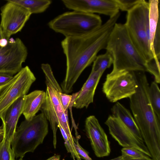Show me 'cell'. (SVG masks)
I'll return each mask as SVG.
<instances>
[{
    "label": "cell",
    "instance_id": "obj_19",
    "mask_svg": "<svg viewBox=\"0 0 160 160\" xmlns=\"http://www.w3.org/2000/svg\"><path fill=\"white\" fill-rule=\"evenodd\" d=\"M112 116L118 118L136 134L141 136L133 117L128 110L122 104L117 102L111 108Z\"/></svg>",
    "mask_w": 160,
    "mask_h": 160
},
{
    "label": "cell",
    "instance_id": "obj_22",
    "mask_svg": "<svg viewBox=\"0 0 160 160\" xmlns=\"http://www.w3.org/2000/svg\"><path fill=\"white\" fill-rule=\"evenodd\" d=\"M149 96L153 109L160 120V91L158 83L155 81L149 86Z\"/></svg>",
    "mask_w": 160,
    "mask_h": 160
},
{
    "label": "cell",
    "instance_id": "obj_21",
    "mask_svg": "<svg viewBox=\"0 0 160 160\" xmlns=\"http://www.w3.org/2000/svg\"><path fill=\"white\" fill-rule=\"evenodd\" d=\"M92 71L98 72L103 74L105 71L113 63V59L108 52L97 56L93 61Z\"/></svg>",
    "mask_w": 160,
    "mask_h": 160
},
{
    "label": "cell",
    "instance_id": "obj_12",
    "mask_svg": "<svg viewBox=\"0 0 160 160\" xmlns=\"http://www.w3.org/2000/svg\"><path fill=\"white\" fill-rule=\"evenodd\" d=\"M112 137L123 148H135L151 158L142 136L138 135L118 118L109 116L105 122Z\"/></svg>",
    "mask_w": 160,
    "mask_h": 160
},
{
    "label": "cell",
    "instance_id": "obj_34",
    "mask_svg": "<svg viewBox=\"0 0 160 160\" xmlns=\"http://www.w3.org/2000/svg\"><path fill=\"white\" fill-rule=\"evenodd\" d=\"M123 159L124 157L121 155L118 157L109 160H123Z\"/></svg>",
    "mask_w": 160,
    "mask_h": 160
},
{
    "label": "cell",
    "instance_id": "obj_29",
    "mask_svg": "<svg viewBox=\"0 0 160 160\" xmlns=\"http://www.w3.org/2000/svg\"><path fill=\"white\" fill-rule=\"evenodd\" d=\"M13 77V75L0 73V88L7 83Z\"/></svg>",
    "mask_w": 160,
    "mask_h": 160
},
{
    "label": "cell",
    "instance_id": "obj_28",
    "mask_svg": "<svg viewBox=\"0 0 160 160\" xmlns=\"http://www.w3.org/2000/svg\"><path fill=\"white\" fill-rule=\"evenodd\" d=\"M58 127L59 128L63 138L64 140V144L66 147V149L68 152L71 153L72 156V149L67 135L64 130L60 125H58Z\"/></svg>",
    "mask_w": 160,
    "mask_h": 160
},
{
    "label": "cell",
    "instance_id": "obj_10",
    "mask_svg": "<svg viewBox=\"0 0 160 160\" xmlns=\"http://www.w3.org/2000/svg\"><path fill=\"white\" fill-rule=\"evenodd\" d=\"M28 55L27 48L20 38H10L6 46H0V73L16 74L22 68Z\"/></svg>",
    "mask_w": 160,
    "mask_h": 160
},
{
    "label": "cell",
    "instance_id": "obj_2",
    "mask_svg": "<svg viewBox=\"0 0 160 160\" xmlns=\"http://www.w3.org/2000/svg\"><path fill=\"white\" fill-rule=\"evenodd\" d=\"M136 74L138 87L130 97V107L141 136L153 160H160V122L151 104L149 84L144 72Z\"/></svg>",
    "mask_w": 160,
    "mask_h": 160
},
{
    "label": "cell",
    "instance_id": "obj_5",
    "mask_svg": "<svg viewBox=\"0 0 160 160\" xmlns=\"http://www.w3.org/2000/svg\"><path fill=\"white\" fill-rule=\"evenodd\" d=\"M48 131V120L42 112L30 120L22 122L11 144L15 157L23 158L26 153L33 152L42 143Z\"/></svg>",
    "mask_w": 160,
    "mask_h": 160
},
{
    "label": "cell",
    "instance_id": "obj_33",
    "mask_svg": "<svg viewBox=\"0 0 160 160\" xmlns=\"http://www.w3.org/2000/svg\"><path fill=\"white\" fill-rule=\"evenodd\" d=\"M60 156L58 155H55L46 160H60Z\"/></svg>",
    "mask_w": 160,
    "mask_h": 160
},
{
    "label": "cell",
    "instance_id": "obj_23",
    "mask_svg": "<svg viewBox=\"0 0 160 160\" xmlns=\"http://www.w3.org/2000/svg\"><path fill=\"white\" fill-rule=\"evenodd\" d=\"M11 143L4 138L0 143V160H15V155Z\"/></svg>",
    "mask_w": 160,
    "mask_h": 160
},
{
    "label": "cell",
    "instance_id": "obj_27",
    "mask_svg": "<svg viewBox=\"0 0 160 160\" xmlns=\"http://www.w3.org/2000/svg\"><path fill=\"white\" fill-rule=\"evenodd\" d=\"M80 138V136L79 135L76 136L75 138L73 137V140L74 142V146L77 153L81 158L85 160H92L89 156L88 152L82 148L79 144L78 140Z\"/></svg>",
    "mask_w": 160,
    "mask_h": 160
},
{
    "label": "cell",
    "instance_id": "obj_1",
    "mask_svg": "<svg viewBox=\"0 0 160 160\" xmlns=\"http://www.w3.org/2000/svg\"><path fill=\"white\" fill-rule=\"evenodd\" d=\"M120 14L109 18L92 32L82 36L67 37L61 42L66 60L65 78L61 87L63 93L72 92L74 85L84 70L105 49L109 36Z\"/></svg>",
    "mask_w": 160,
    "mask_h": 160
},
{
    "label": "cell",
    "instance_id": "obj_32",
    "mask_svg": "<svg viewBox=\"0 0 160 160\" xmlns=\"http://www.w3.org/2000/svg\"><path fill=\"white\" fill-rule=\"evenodd\" d=\"M123 160H153L151 158L148 156L140 159H131L127 157H124Z\"/></svg>",
    "mask_w": 160,
    "mask_h": 160
},
{
    "label": "cell",
    "instance_id": "obj_8",
    "mask_svg": "<svg viewBox=\"0 0 160 160\" xmlns=\"http://www.w3.org/2000/svg\"><path fill=\"white\" fill-rule=\"evenodd\" d=\"M137 87L135 72L111 71L107 75L102 90L110 102H115L129 98L136 92Z\"/></svg>",
    "mask_w": 160,
    "mask_h": 160
},
{
    "label": "cell",
    "instance_id": "obj_11",
    "mask_svg": "<svg viewBox=\"0 0 160 160\" xmlns=\"http://www.w3.org/2000/svg\"><path fill=\"white\" fill-rule=\"evenodd\" d=\"M1 9L0 27L5 37L9 40L11 36L20 32L32 14L21 6L7 0Z\"/></svg>",
    "mask_w": 160,
    "mask_h": 160
},
{
    "label": "cell",
    "instance_id": "obj_17",
    "mask_svg": "<svg viewBox=\"0 0 160 160\" xmlns=\"http://www.w3.org/2000/svg\"><path fill=\"white\" fill-rule=\"evenodd\" d=\"M46 92L36 90L23 97L22 113L25 119L30 120L40 110L46 99Z\"/></svg>",
    "mask_w": 160,
    "mask_h": 160
},
{
    "label": "cell",
    "instance_id": "obj_6",
    "mask_svg": "<svg viewBox=\"0 0 160 160\" xmlns=\"http://www.w3.org/2000/svg\"><path fill=\"white\" fill-rule=\"evenodd\" d=\"M102 24L99 16L76 11L63 13L48 23L50 28L62 34L65 38L85 35Z\"/></svg>",
    "mask_w": 160,
    "mask_h": 160
},
{
    "label": "cell",
    "instance_id": "obj_30",
    "mask_svg": "<svg viewBox=\"0 0 160 160\" xmlns=\"http://www.w3.org/2000/svg\"><path fill=\"white\" fill-rule=\"evenodd\" d=\"M8 43V40L5 38L0 39V46L1 47H5L6 46Z\"/></svg>",
    "mask_w": 160,
    "mask_h": 160
},
{
    "label": "cell",
    "instance_id": "obj_15",
    "mask_svg": "<svg viewBox=\"0 0 160 160\" xmlns=\"http://www.w3.org/2000/svg\"><path fill=\"white\" fill-rule=\"evenodd\" d=\"M23 97L17 100L0 116L4 129V138L11 143L16 131L18 119L22 114Z\"/></svg>",
    "mask_w": 160,
    "mask_h": 160
},
{
    "label": "cell",
    "instance_id": "obj_3",
    "mask_svg": "<svg viewBox=\"0 0 160 160\" xmlns=\"http://www.w3.org/2000/svg\"><path fill=\"white\" fill-rule=\"evenodd\" d=\"M105 49L112 58V72L146 71L147 62L132 42L124 24H115Z\"/></svg>",
    "mask_w": 160,
    "mask_h": 160
},
{
    "label": "cell",
    "instance_id": "obj_20",
    "mask_svg": "<svg viewBox=\"0 0 160 160\" xmlns=\"http://www.w3.org/2000/svg\"><path fill=\"white\" fill-rule=\"evenodd\" d=\"M27 9L31 14L44 12L52 3L50 0H10Z\"/></svg>",
    "mask_w": 160,
    "mask_h": 160
},
{
    "label": "cell",
    "instance_id": "obj_26",
    "mask_svg": "<svg viewBox=\"0 0 160 160\" xmlns=\"http://www.w3.org/2000/svg\"><path fill=\"white\" fill-rule=\"evenodd\" d=\"M121 151L122 156L131 159L142 158L148 156L140 151L132 148H123Z\"/></svg>",
    "mask_w": 160,
    "mask_h": 160
},
{
    "label": "cell",
    "instance_id": "obj_18",
    "mask_svg": "<svg viewBox=\"0 0 160 160\" xmlns=\"http://www.w3.org/2000/svg\"><path fill=\"white\" fill-rule=\"evenodd\" d=\"M148 3L149 44L150 50L153 54V40L157 30L158 26L160 25L159 1L149 0L148 1Z\"/></svg>",
    "mask_w": 160,
    "mask_h": 160
},
{
    "label": "cell",
    "instance_id": "obj_7",
    "mask_svg": "<svg viewBox=\"0 0 160 160\" xmlns=\"http://www.w3.org/2000/svg\"><path fill=\"white\" fill-rule=\"evenodd\" d=\"M148 3L142 2L127 12L124 23L133 44L147 62L154 58L149 44Z\"/></svg>",
    "mask_w": 160,
    "mask_h": 160
},
{
    "label": "cell",
    "instance_id": "obj_24",
    "mask_svg": "<svg viewBox=\"0 0 160 160\" xmlns=\"http://www.w3.org/2000/svg\"><path fill=\"white\" fill-rule=\"evenodd\" d=\"M146 71L154 77L155 82L157 83H160V60L153 58L147 62L146 65Z\"/></svg>",
    "mask_w": 160,
    "mask_h": 160
},
{
    "label": "cell",
    "instance_id": "obj_16",
    "mask_svg": "<svg viewBox=\"0 0 160 160\" xmlns=\"http://www.w3.org/2000/svg\"><path fill=\"white\" fill-rule=\"evenodd\" d=\"M102 74L91 71L87 79L74 100L72 107L77 109L87 108L93 102L97 87Z\"/></svg>",
    "mask_w": 160,
    "mask_h": 160
},
{
    "label": "cell",
    "instance_id": "obj_9",
    "mask_svg": "<svg viewBox=\"0 0 160 160\" xmlns=\"http://www.w3.org/2000/svg\"><path fill=\"white\" fill-rule=\"evenodd\" d=\"M36 80L34 75L27 66L0 88V116L15 101L27 94Z\"/></svg>",
    "mask_w": 160,
    "mask_h": 160
},
{
    "label": "cell",
    "instance_id": "obj_31",
    "mask_svg": "<svg viewBox=\"0 0 160 160\" xmlns=\"http://www.w3.org/2000/svg\"><path fill=\"white\" fill-rule=\"evenodd\" d=\"M4 137V132L2 125L0 127V143L3 139Z\"/></svg>",
    "mask_w": 160,
    "mask_h": 160
},
{
    "label": "cell",
    "instance_id": "obj_35",
    "mask_svg": "<svg viewBox=\"0 0 160 160\" xmlns=\"http://www.w3.org/2000/svg\"><path fill=\"white\" fill-rule=\"evenodd\" d=\"M3 38H5V37L2 30L0 27V39Z\"/></svg>",
    "mask_w": 160,
    "mask_h": 160
},
{
    "label": "cell",
    "instance_id": "obj_4",
    "mask_svg": "<svg viewBox=\"0 0 160 160\" xmlns=\"http://www.w3.org/2000/svg\"><path fill=\"white\" fill-rule=\"evenodd\" d=\"M41 68L45 75L46 85L45 101L40 110L50 123L53 136L55 137L58 125H60L67 136L71 134L68 120L59 97L63 92L53 74L50 65L48 63L42 65Z\"/></svg>",
    "mask_w": 160,
    "mask_h": 160
},
{
    "label": "cell",
    "instance_id": "obj_14",
    "mask_svg": "<svg viewBox=\"0 0 160 160\" xmlns=\"http://www.w3.org/2000/svg\"><path fill=\"white\" fill-rule=\"evenodd\" d=\"M85 128L95 155L98 158L109 156L111 152L110 142L95 116L91 115L87 118Z\"/></svg>",
    "mask_w": 160,
    "mask_h": 160
},
{
    "label": "cell",
    "instance_id": "obj_36",
    "mask_svg": "<svg viewBox=\"0 0 160 160\" xmlns=\"http://www.w3.org/2000/svg\"><path fill=\"white\" fill-rule=\"evenodd\" d=\"M22 158H20L19 159H18V160H23V159H22Z\"/></svg>",
    "mask_w": 160,
    "mask_h": 160
},
{
    "label": "cell",
    "instance_id": "obj_25",
    "mask_svg": "<svg viewBox=\"0 0 160 160\" xmlns=\"http://www.w3.org/2000/svg\"><path fill=\"white\" fill-rule=\"evenodd\" d=\"M143 0H115L119 10L127 12L142 2Z\"/></svg>",
    "mask_w": 160,
    "mask_h": 160
},
{
    "label": "cell",
    "instance_id": "obj_13",
    "mask_svg": "<svg viewBox=\"0 0 160 160\" xmlns=\"http://www.w3.org/2000/svg\"><path fill=\"white\" fill-rule=\"evenodd\" d=\"M67 8L85 13L112 17L119 12L115 0H62Z\"/></svg>",
    "mask_w": 160,
    "mask_h": 160
}]
</instances>
